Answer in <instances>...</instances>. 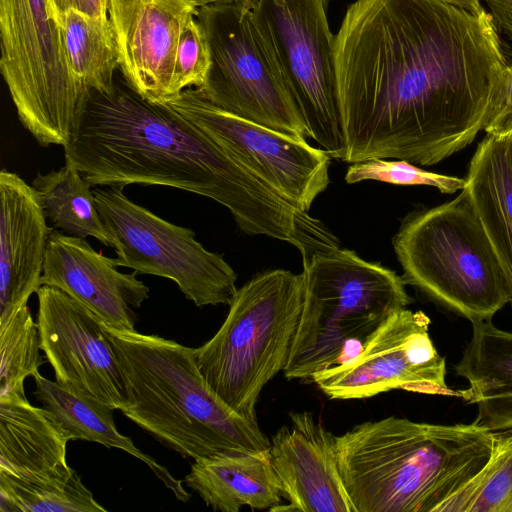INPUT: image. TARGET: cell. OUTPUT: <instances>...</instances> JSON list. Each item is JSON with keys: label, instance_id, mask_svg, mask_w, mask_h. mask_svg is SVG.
I'll use <instances>...</instances> for the list:
<instances>
[{"label": "cell", "instance_id": "cell-1", "mask_svg": "<svg viewBox=\"0 0 512 512\" xmlns=\"http://www.w3.org/2000/svg\"><path fill=\"white\" fill-rule=\"evenodd\" d=\"M344 162L435 165L473 142L507 55L490 13L449 0H355L334 39Z\"/></svg>", "mask_w": 512, "mask_h": 512}, {"label": "cell", "instance_id": "cell-2", "mask_svg": "<svg viewBox=\"0 0 512 512\" xmlns=\"http://www.w3.org/2000/svg\"><path fill=\"white\" fill-rule=\"evenodd\" d=\"M93 186L160 185L225 206L238 228L287 242L307 260L332 232L254 175L167 103L142 97L116 73L110 92L89 90L63 146Z\"/></svg>", "mask_w": 512, "mask_h": 512}, {"label": "cell", "instance_id": "cell-3", "mask_svg": "<svg viewBox=\"0 0 512 512\" xmlns=\"http://www.w3.org/2000/svg\"><path fill=\"white\" fill-rule=\"evenodd\" d=\"M493 431L390 416L337 436L342 482L354 512H435L488 461Z\"/></svg>", "mask_w": 512, "mask_h": 512}, {"label": "cell", "instance_id": "cell-4", "mask_svg": "<svg viewBox=\"0 0 512 512\" xmlns=\"http://www.w3.org/2000/svg\"><path fill=\"white\" fill-rule=\"evenodd\" d=\"M104 327L126 380L129 405L121 412L145 432L193 460L270 449L257 419L235 412L208 384L195 348Z\"/></svg>", "mask_w": 512, "mask_h": 512}, {"label": "cell", "instance_id": "cell-5", "mask_svg": "<svg viewBox=\"0 0 512 512\" xmlns=\"http://www.w3.org/2000/svg\"><path fill=\"white\" fill-rule=\"evenodd\" d=\"M304 298L284 376L313 375L353 357L367 339L413 299L392 269L337 248L303 264Z\"/></svg>", "mask_w": 512, "mask_h": 512}, {"label": "cell", "instance_id": "cell-6", "mask_svg": "<svg viewBox=\"0 0 512 512\" xmlns=\"http://www.w3.org/2000/svg\"><path fill=\"white\" fill-rule=\"evenodd\" d=\"M402 279L470 322L512 305V278L463 188L450 201L409 213L393 238Z\"/></svg>", "mask_w": 512, "mask_h": 512}, {"label": "cell", "instance_id": "cell-7", "mask_svg": "<svg viewBox=\"0 0 512 512\" xmlns=\"http://www.w3.org/2000/svg\"><path fill=\"white\" fill-rule=\"evenodd\" d=\"M304 298L303 273L272 269L236 290L216 334L195 348L200 371L235 412L256 420L264 386L289 360Z\"/></svg>", "mask_w": 512, "mask_h": 512}, {"label": "cell", "instance_id": "cell-8", "mask_svg": "<svg viewBox=\"0 0 512 512\" xmlns=\"http://www.w3.org/2000/svg\"><path fill=\"white\" fill-rule=\"evenodd\" d=\"M0 68L18 118L43 147L64 146L89 88L70 69L48 0H0Z\"/></svg>", "mask_w": 512, "mask_h": 512}, {"label": "cell", "instance_id": "cell-9", "mask_svg": "<svg viewBox=\"0 0 512 512\" xmlns=\"http://www.w3.org/2000/svg\"><path fill=\"white\" fill-rule=\"evenodd\" d=\"M196 19L211 64L197 88L218 108L296 139L310 138L282 69L255 26L248 0L206 5Z\"/></svg>", "mask_w": 512, "mask_h": 512}, {"label": "cell", "instance_id": "cell-10", "mask_svg": "<svg viewBox=\"0 0 512 512\" xmlns=\"http://www.w3.org/2000/svg\"><path fill=\"white\" fill-rule=\"evenodd\" d=\"M330 0H248L252 19L274 53L310 138L331 158L346 144L338 102Z\"/></svg>", "mask_w": 512, "mask_h": 512}, {"label": "cell", "instance_id": "cell-11", "mask_svg": "<svg viewBox=\"0 0 512 512\" xmlns=\"http://www.w3.org/2000/svg\"><path fill=\"white\" fill-rule=\"evenodd\" d=\"M105 187L95 188L93 194L118 267L174 281L197 307L231 303L237 274L221 254L205 249L191 229L132 202L121 188Z\"/></svg>", "mask_w": 512, "mask_h": 512}, {"label": "cell", "instance_id": "cell-12", "mask_svg": "<svg viewBox=\"0 0 512 512\" xmlns=\"http://www.w3.org/2000/svg\"><path fill=\"white\" fill-rule=\"evenodd\" d=\"M423 311L403 308L391 315L350 359L313 375L329 398L364 399L394 389L461 397L446 381V364L428 332Z\"/></svg>", "mask_w": 512, "mask_h": 512}, {"label": "cell", "instance_id": "cell-13", "mask_svg": "<svg viewBox=\"0 0 512 512\" xmlns=\"http://www.w3.org/2000/svg\"><path fill=\"white\" fill-rule=\"evenodd\" d=\"M167 104L295 207L308 212L328 187L331 156L324 149L232 115L194 87Z\"/></svg>", "mask_w": 512, "mask_h": 512}, {"label": "cell", "instance_id": "cell-14", "mask_svg": "<svg viewBox=\"0 0 512 512\" xmlns=\"http://www.w3.org/2000/svg\"><path fill=\"white\" fill-rule=\"evenodd\" d=\"M36 294L40 347L56 382L114 410L125 409L126 380L103 322L56 287L42 285Z\"/></svg>", "mask_w": 512, "mask_h": 512}, {"label": "cell", "instance_id": "cell-15", "mask_svg": "<svg viewBox=\"0 0 512 512\" xmlns=\"http://www.w3.org/2000/svg\"><path fill=\"white\" fill-rule=\"evenodd\" d=\"M197 12L189 0H108L121 73L145 99H173L180 37Z\"/></svg>", "mask_w": 512, "mask_h": 512}, {"label": "cell", "instance_id": "cell-16", "mask_svg": "<svg viewBox=\"0 0 512 512\" xmlns=\"http://www.w3.org/2000/svg\"><path fill=\"white\" fill-rule=\"evenodd\" d=\"M270 440V456L287 506L273 511L354 512L339 471L337 436L307 411L290 414Z\"/></svg>", "mask_w": 512, "mask_h": 512}, {"label": "cell", "instance_id": "cell-17", "mask_svg": "<svg viewBox=\"0 0 512 512\" xmlns=\"http://www.w3.org/2000/svg\"><path fill=\"white\" fill-rule=\"evenodd\" d=\"M117 267L114 258L97 252L85 238L52 230L41 285L62 290L108 327L135 331L132 307L148 299L149 288L136 271L122 273Z\"/></svg>", "mask_w": 512, "mask_h": 512}, {"label": "cell", "instance_id": "cell-18", "mask_svg": "<svg viewBox=\"0 0 512 512\" xmlns=\"http://www.w3.org/2000/svg\"><path fill=\"white\" fill-rule=\"evenodd\" d=\"M52 229L33 186L0 172V321L38 291Z\"/></svg>", "mask_w": 512, "mask_h": 512}, {"label": "cell", "instance_id": "cell-19", "mask_svg": "<svg viewBox=\"0 0 512 512\" xmlns=\"http://www.w3.org/2000/svg\"><path fill=\"white\" fill-rule=\"evenodd\" d=\"M70 440L45 408L27 398L0 399V473L36 485L64 483L76 472L66 460Z\"/></svg>", "mask_w": 512, "mask_h": 512}, {"label": "cell", "instance_id": "cell-20", "mask_svg": "<svg viewBox=\"0 0 512 512\" xmlns=\"http://www.w3.org/2000/svg\"><path fill=\"white\" fill-rule=\"evenodd\" d=\"M471 324L472 336L455 366L469 384L460 398L477 405L478 424L491 431L512 428V333L491 320Z\"/></svg>", "mask_w": 512, "mask_h": 512}, {"label": "cell", "instance_id": "cell-21", "mask_svg": "<svg viewBox=\"0 0 512 512\" xmlns=\"http://www.w3.org/2000/svg\"><path fill=\"white\" fill-rule=\"evenodd\" d=\"M184 482L215 511H273L282 493L274 471L270 449L194 460Z\"/></svg>", "mask_w": 512, "mask_h": 512}, {"label": "cell", "instance_id": "cell-22", "mask_svg": "<svg viewBox=\"0 0 512 512\" xmlns=\"http://www.w3.org/2000/svg\"><path fill=\"white\" fill-rule=\"evenodd\" d=\"M471 206L512 278V141L487 134L468 166Z\"/></svg>", "mask_w": 512, "mask_h": 512}, {"label": "cell", "instance_id": "cell-23", "mask_svg": "<svg viewBox=\"0 0 512 512\" xmlns=\"http://www.w3.org/2000/svg\"><path fill=\"white\" fill-rule=\"evenodd\" d=\"M37 400L53 414L73 440L96 442L107 448L124 450L143 461L170 489L177 500L187 502L191 494L167 468L138 449L131 438L118 432L111 407L99 401L76 395L61 387L56 381L43 377L39 372L33 376Z\"/></svg>", "mask_w": 512, "mask_h": 512}, {"label": "cell", "instance_id": "cell-24", "mask_svg": "<svg viewBox=\"0 0 512 512\" xmlns=\"http://www.w3.org/2000/svg\"><path fill=\"white\" fill-rule=\"evenodd\" d=\"M45 217L66 234L97 239L112 247V238L99 213L92 187L68 160L58 170L38 173L32 182Z\"/></svg>", "mask_w": 512, "mask_h": 512}, {"label": "cell", "instance_id": "cell-25", "mask_svg": "<svg viewBox=\"0 0 512 512\" xmlns=\"http://www.w3.org/2000/svg\"><path fill=\"white\" fill-rule=\"evenodd\" d=\"M58 26L74 75L89 89L110 92L120 65L109 18L70 9L61 17Z\"/></svg>", "mask_w": 512, "mask_h": 512}, {"label": "cell", "instance_id": "cell-26", "mask_svg": "<svg viewBox=\"0 0 512 512\" xmlns=\"http://www.w3.org/2000/svg\"><path fill=\"white\" fill-rule=\"evenodd\" d=\"M435 512H512V428L493 431L486 464Z\"/></svg>", "mask_w": 512, "mask_h": 512}, {"label": "cell", "instance_id": "cell-27", "mask_svg": "<svg viewBox=\"0 0 512 512\" xmlns=\"http://www.w3.org/2000/svg\"><path fill=\"white\" fill-rule=\"evenodd\" d=\"M40 349L38 325L27 305L0 321V399L27 398L24 382L43 364Z\"/></svg>", "mask_w": 512, "mask_h": 512}, {"label": "cell", "instance_id": "cell-28", "mask_svg": "<svg viewBox=\"0 0 512 512\" xmlns=\"http://www.w3.org/2000/svg\"><path fill=\"white\" fill-rule=\"evenodd\" d=\"M1 512H104L75 472L61 484L36 485L0 473Z\"/></svg>", "mask_w": 512, "mask_h": 512}, {"label": "cell", "instance_id": "cell-29", "mask_svg": "<svg viewBox=\"0 0 512 512\" xmlns=\"http://www.w3.org/2000/svg\"><path fill=\"white\" fill-rule=\"evenodd\" d=\"M367 180L403 186H430L446 194L461 191L466 186L465 178L430 172L406 160L374 158L352 163L348 167L345 174L348 184Z\"/></svg>", "mask_w": 512, "mask_h": 512}, {"label": "cell", "instance_id": "cell-30", "mask_svg": "<svg viewBox=\"0 0 512 512\" xmlns=\"http://www.w3.org/2000/svg\"><path fill=\"white\" fill-rule=\"evenodd\" d=\"M210 64L208 42L195 17L180 37L172 82L173 99L187 88H200L207 78Z\"/></svg>", "mask_w": 512, "mask_h": 512}, {"label": "cell", "instance_id": "cell-31", "mask_svg": "<svg viewBox=\"0 0 512 512\" xmlns=\"http://www.w3.org/2000/svg\"><path fill=\"white\" fill-rule=\"evenodd\" d=\"M500 138L512 136V64L507 68L504 88L483 129Z\"/></svg>", "mask_w": 512, "mask_h": 512}, {"label": "cell", "instance_id": "cell-32", "mask_svg": "<svg viewBox=\"0 0 512 512\" xmlns=\"http://www.w3.org/2000/svg\"><path fill=\"white\" fill-rule=\"evenodd\" d=\"M51 17L57 22L64 13L75 9L93 17H108V0H48Z\"/></svg>", "mask_w": 512, "mask_h": 512}, {"label": "cell", "instance_id": "cell-33", "mask_svg": "<svg viewBox=\"0 0 512 512\" xmlns=\"http://www.w3.org/2000/svg\"><path fill=\"white\" fill-rule=\"evenodd\" d=\"M498 30L512 41V0H483Z\"/></svg>", "mask_w": 512, "mask_h": 512}, {"label": "cell", "instance_id": "cell-34", "mask_svg": "<svg viewBox=\"0 0 512 512\" xmlns=\"http://www.w3.org/2000/svg\"><path fill=\"white\" fill-rule=\"evenodd\" d=\"M457 6L475 14L482 15L487 11L483 8L480 0H449Z\"/></svg>", "mask_w": 512, "mask_h": 512}, {"label": "cell", "instance_id": "cell-35", "mask_svg": "<svg viewBox=\"0 0 512 512\" xmlns=\"http://www.w3.org/2000/svg\"><path fill=\"white\" fill-rule=\"evenodd\" d=\"M191 1L196 7H202L206 5H212V4H219V3H228L232 2L234 0H189Z\"/></svg>", "mask_w": 512, "mask_h": 512}, {"label": "cell", "instance_id": "cell-36", "mask_svg": "<svg viewBox=\"0 0 512 512\" xmlns=\"http://www.w3.org/2000/svg\"><path fill=\"white\" fill-rule=\"evenodd\" d=\"M511 141H512V136H511Z\"/></svg>", "mask_w": 512, "mask_h": 512}]
</instances>
